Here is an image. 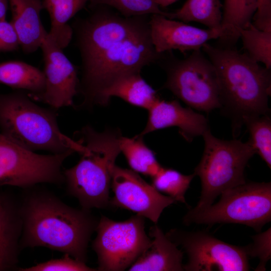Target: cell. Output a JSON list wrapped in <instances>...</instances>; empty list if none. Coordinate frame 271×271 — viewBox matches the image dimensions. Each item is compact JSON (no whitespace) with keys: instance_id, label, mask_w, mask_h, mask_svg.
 <instances>
[{"instance_id":"cell-24","label":"cell","mask_w":271,"mask_h":271,"mask_svg":"<svg viewBox=\"0 0 271 271\" xmlns=\"http://www.w3.org/2000/svg\"><path fill=\"white\" fill-rule=\"evenodd\" d=\"M258 0H224L221 26L228 34L227 44L239 38V30L250 23L257 10Z\"/></svg>"},{"instance_id":"cell-18","label":"cell","mask_w":271,"mask_h":271,"mask_svg":"<svg viewBox=\"0 0 271 271\" xmlns=\"http://www.w3.org/2000/svg\"><path fill=\"white\" fill-rule=\"evenodd\" d=\"M112 97L148 110L159 99L156 91L142 77L141 72L116 79L100 92L94 105H106Z\"/></svg>"},{"instance_id":"cell-14","label":"cell","mask_w":271,"mask_h":271,"mask_svg":"<svg viewBox=\"0 0 271 271\" xmlns=\"http://www.w3.org/2000/svg\"><path fill=\"white\" fill-rule=\"evenodd\" d=\"M149 23L152 43L159 53L174 50L193 51L202 49L211 40L219 39L224 44L228 41V33L222 26L200 29L159 14L150 15Z\"/></svg>"},{"instance_id":"cell-10","label":"cell","mask_w":271,"mask_h":271,"mask_svg":"<svg viewBox=\"0 0 271 271\" xmlns=\"http://www.w3.org/2000/svg\"><path fill=\"white\" fill-rule=\"evenodd\" d=\"M73 153L41 155L18 145L0 132V186L30 188L64 181L62 165Z\"/></svg>"},{"instance_id":"cell-9","label":"cell","mask_w":271,"mask_h":271,"mask_svg":"<svg viewBox=\"0 0 271 271\" xmlns=\"http://www.w3.org/2000/svg\"><path fill=\"white\" fill-rule=\"evenodd\" d=\"M145 218L136 214L116 221L101 216L92 243L97 256V270H124L138 259L152 241L145 231Z\"/></svg>"},{"instance_id":"cell-22","label":"cell","mask_w":271,"mask_h":271,"mask_svg":"<svg viewBox=\"0 0 271 271\" xmlns=\"http://www.w3.org/2000/svg\"><path fill=\"white\" fill-rule=\"evenodd\" d=\"M120 152L133 171L153 178L163 167L155 155L144 143L143 137L137 135L129 138L121 137Z\"/></svg>"},{"instance_id":"cell-23","label":"cell","mask_w":271,"mask_h":271,"mask_svg":"<svg viewBox=\"0 0 271 271\" xmlns=\"http://www.w3.org/2000/svg\"><path fill=\"white\" fill-rule=\"evenodd\" d=\"M222 7L220 0H187L181 8L172 12V19L195 22L209 29H218L222 27Z\"/></svg>"},{"instance_id":"cell-2","label":"cell","mask_w":271,"mask_h":271,"mask_svg":"<svg viewBox=\"0 0 271 271\" xmlns=\"http://www.w3.org/2000/svg\"><path fill=\"white\" fill-rule=\"evenodd\" d=\"M19 210L21 247L44 246L86 262L88 244L99 221L89 210L71 207L50 193L34 192Z\"/></svg>"},{"instance_id":"cell-31","label":"cell","mask_w":271,"mask_h":271,"mask_svg":"<svg viewBox=\"0 0 271 271\" xmlns=\"http://www.w3.org/2000/svg\"><path fill=\"white\" fill-rule=\"evenodd\" d=\"M20 48L19 38L11 23L0 20V52H13Z\"/></svg>"},{"instance_id":"cell-21","label":"cell","mask_w":271,"mask_h":271,"mask_svg":"<svg viewBox=\"0 0 271 271\" xmlns=\"http://www.w3.org/2000/svg\"><path fill=\"white\" fill-rule=\"evenodd\" d=\"M1 84L25 91L29 95H35L44 90L45 76L42 71L25 62L0 61Z\"/></svg>"},{"instance_id":"cell-19","label":"cell","mask_w":271,"mask_h":271,"mask_svg":"<svg viewBox=\"0 0 271 271\" xmlns=\"http://www.w3.org/2000/svg\"><path fill=\"white\" fill-rule=\"evenodd\" d=\"M21 234L19 208L7 200L0 212V270H10L16 266Z\"/></svg>"},{"instance_id":"cell-26","label":"cell","mask_w":271,"mask_h":271,"mask_svg":"<svg viewBox=\"0 0 271 271\" xmlns=\"http://www.w3.org/2000/svg\"><path fill=\"white\" fill-rule=\"evenodd\" d=\"M243 124L250 134L249 140L261 159L271 168V118L269 114L246 116Z\"/></svg>"},{"instance_id":"cell-6","label":"cell","mask_w":271,"mask_h":271,"mask_svg":"<svg viewBox=\"0 0 271 271\" xmlns=\"http://www.w3.org/2000/svg\"><path fill=\"white\" fill-rule=\"evenodd\" d=\"M202 136L204 151L194 171L201 185L200 199L195 207L197 209L211 205L223 191L245 183V167L256 153L249 139L245 143L236 139H219L210 129Z\"/></svg>"},{"instance_id":"cell-5","label":"cell","mask_w":271,"mask_h":271,"mask_svg":"<svg viewBox=\"0 0 271 271\" xmlns=\"http://www.w3.org/2000/svg\"><path fill=\"white\" fill-rule=\"evenodd\" d=\"M57 111L36 104L28 92L23 90L0 93L1 132L18 145L32 152L80 154L83 145L62 132L57 122Z\"/></svg>"},{"instance_id":"cell-20","label":"cell","mask_w":271,"mask_h":271,"mask_svg":"<svg viewBox=\"0 0 271 271\" xmlns=\"http://www.w3.org/2000/svg\"><path fill=\"white\" fill-rule=\"evenodd\" d=\"M90 0H42L51 22L48 34L61 49L67 47L73 38L69 20Z\"/></svg>"},{"instance_id":"cell-25","label":"cell","mask_w":271,"mask_h":271,"mask_svg":"<svg viewBox=\"0 0 271 271\" xmlns=\"http://www.w3.org/2000/svg\"><path fill=\"white\" fill-rule=\"evenodd\" d=\"M246 54L257 62L271 68V32L260 30L252 23L239 30Z\"/></svg>"},{"instance_id":"cell-17","label":"cell","mask_w":271,"mask_h":271,"mask_svg":"<svg viewBox=\"0 0 271 271\" xmlns=\"http://www.w3.org/2000/svg\"><path fill=\"white\" fill-rule=\"evenodd\" d=\"M150 245L128 268L129 271H182L183 252L156 224L151 227Z\"/></svg>"},{"instance_id":"cell-33","label":"cell","mask_w":271,"mask_h":271,"mask_svg":"<svg viewBox=\"0 0 271 271\" xmlns=\"http://www.w3.org/2000/svg\"><path fill=\"white\" fill-rule=\"evenodd\" d=\"M8 9V0H0V20H6Z\"/></svg>"},{"instance_id":"cell-34","label":"cell","mask_w":271,"mask_h":271,"mask_svg":"<svg viewBox=\"0 0 271 271\" xmlns=\"http://www.w3.org/2000/svg\"><path fill=\"white\" fill-rule=\"evenodd\" d=\"M154 3L157 5L159 7H167L173 3H175L177 0H152Z\"/></svg>"},{"instance_id":"cell-28","label":"cell","mask_w":271,"mask_h":271,"mask_svg":"<svg viewBox=\"0 0 271 271\" xmlns=\"http://www.w3.org/2000/svg\"><path fill=\"white\" fill-rule=\"evenodd\" d=\"M105 6L114 9L121 15L133 17L153 14L161 15L172 19V13L161 10L152 0H90L89 8Z\"/></svg>"},{"instance_id":"cell-35","label":"cell","mask_w":271,"mask_h":271,"mask_svg":"<svg viewBox=\"0 0 271 271\" xmlns=\"http://www.w3.org/2000/svg\"><path fill=\"white\" fill-rule=\"evenodd\" d=\"M7 199H5L4 197H0V212L3 210L4 209L5 204L7 202Z\"/></svg>"},{"instance_id":"cell-30","label":"cell","mask_w":271,"mask_h":271,"mask_svg":"<svg viewBox=\"0 0 271 271\" xmlns=\"http://www.w3.org/2000/svg\"><path fill=\"white\" fill-rule=\"evenodd\" d=\"M270 228L252 237V243L245 246L248 257H258L259 262L255 270H265L266 262L270 259Z\"/></svg>"},{"instance_id":"cell-12","label":"cell","mask_w":271,"mask_h":271,"mask_svg":"<svg viewBox=\"0 0 271 271\" xmlns=\"http://www.w3.org/2000/svg\"><path fill=\"white\" fill-rule=\"evenodd\" d=\"M40 48L44 63L45 88L35 95H29L34 101L41 102L58 109L74 105L78 93V69L51 38L48 33Z\"/></svg>"},{"instance_id":"cell-1","label":"cell","mask_w":271,"mask_h":271,"mask_svg":"<svg viewBox=\"0 0 271 271\" xmlns=\"http://www.w3.org/2000/svg\"><path fill=\"white\" fill-rule=\"evenodd\" d=\"M90 8L87 16L76 18L70 25L81 58V106L94 105L100 92L113 81L141 72L162 55L152 43L150 15L126 17L105 6Z\"/></svg>"},{"instance_id":"cell-4","label":"cell","mask_w":271,"mask_h":271,"mask_svg":"<svg viewBox=\"0 0 271 271\" xmlns=\"http://www.w3.org/2000/svg\"><path fill=\"white\" fill-rule=\"evenodd\" d=\"M75 137L83 150L78 162L63 171L67 190L83 209L105 208L109 204L112 172L121 153L120 132L115 129L99 132L86 125Z\"/></svg>"},{"instance_id":"cell-15","label":"cell","mask_w":271,"mask_h":271,"mask_svg":"<svg viewBox=\"0 0 271 271\" xmlns=\"http://www.w3.org/2000/svg\"><path fill=\"white\" fill-rule=\"evenodd\" d=\"M148 111L146 125L139 134L142 137L158 129L176 126L185 140L191 142L209 129L208 120L203 115L194 111L191 107H183L177 100L159 99Z\"/></svg>"},{"instance_id":"cell-8","label":"cell","mask_w":271,"mask_h":271,"mask_svg":"<svg viewBox=\"0 0 271 271\" xmlns=\"http://www.w3.org/2000/svg\"><path fill=\"white\" fill-rule=\"evenodd\" d=\"M157 63L166 73L163 88L196 110L209 112L220 108L216 72L201 49L183 59L176 58L171 51L165 52Z\"/></svg>"},{"instance_id":"cell-29","label":"cell","mask_w":271,"mask_h":271,"mask_svg":"<svg viewBox=\"0 0 271 271\" xmlns=\"http://www.w3.org/2000/svg\"><path fill=\"white\" fill-rule=\"evenodd\" d=\"M21 271H92L97 270L88 266L85 262L75 259L69 254L65 253L63 257L51 259L26 268H20Z\"/></svg>"},{"instance_id":"cell-7","label":"cell","mask_w":271,"mask_h":271,"mask_svg":"<svg viewBox=\"0 0 271 271\" xmlns=\"http://www.w3.org/2000/svg\"><path fill=\"white\" fill-rule=\"evenodd\" d=\"M216 203L190 209L183 217L186 225L235 223L259 232L271 220L270 182L244 183L221 193Z\"/></svg>"},{"instance_id":"cell-11","label":"cell","mask_w":271,"mask_h":271,"mask_svg":"<svg viewBox=\"0 0 271 271\" xmlns=\"http://www.w3.org/2000/svg\"><path fill=\"white\" fill-rule=\"evenodd\" d=\"M188 256L186 271H246L249 270L245 246L230 244L205 231L172 229L166 233Z\"/></svg>"},{"instance_id":"cell-3","label":"cell","mask_w":271,"mask_h":271,"mask_svg":"<svg viewBox=\"0 0 271 271\" xmlns=\"http://www.w3.org/2000/svg\"><path fill=\"white\" fill-rule=\"evenodd\" d=\"M202 49L215 69L220 109L230 119L232 133L236 137L243 125V117L270 113V69L231 47L207 43Z\"/></svg>"},{"instance_id":"cell-32","label":"cell","mask_w":271,"mask_h":271,"mask_svg":"<svg viewBox=\"0 0 271 271\" xmlns=\"http://www.w3.org/2000/svg\"><path fill=\"white\" fill-rule=\"evenodd\" d=\"M252 24L258 29L271 31V0H258Z\"/></svg>"},{"instance_id":"cell-16","label":"cell","mask_w":271,"mask_h":271,"mask_svg":"<svg viewBox=\"0 0 271 271\" xmlns=\"http://www.w3.org/2000/svg\"><path fill=\"white\" fill-rule=\"evenodd\" d=\"M12 13L11 23L25 54L40 48L48 33L41 20L42 0H8Z\"/></svg>"},{"instance_id":"cell-13","label":"cell","mask_w":271,"mask_h":271,"mask_svg":"<svg viewBox=\"0 0 271 271\" xmlns=\"http://www.w3.org/2000/svg\"><path fill=\"white\" fill-rule=\"evenodd\" d=\"M111 188L114 195L109 204L131 211L155 224L165 208L176 202L146 182L138 173L116 165L112 172Z\"/></svg>"},{"instance_id":"cell-27","label":"cell","mask_w":271,"mask_h":271,"mask_svg":"<svg viewBox=\"0 0 271 271\" xmlns=\"http://www.w3.org/2000/svg\"><path fill=\"white\" fill-rule=\"evenodd\" d=\"M195 176L182 174L177 170L162 167L153 179V186L160 192L167 194L176 201L186 203L185 193Z\"/></svg>"}]
</instances>
